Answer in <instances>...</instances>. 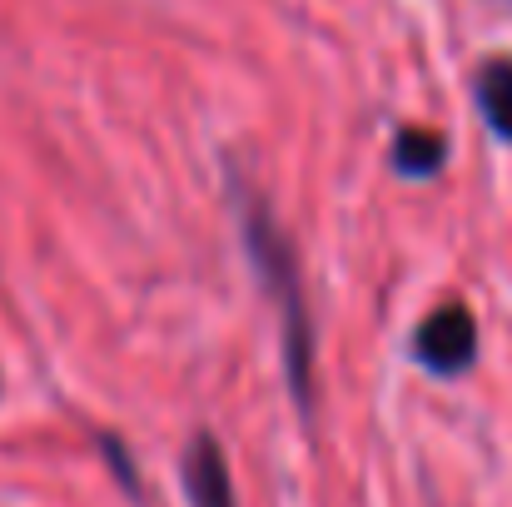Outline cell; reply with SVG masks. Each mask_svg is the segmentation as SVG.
Here are the masks:
<instances>
[{"instance_id":"cell-1","label":"cell","mask_w":512,"mask_h":507,"mask_svg":"<svg viewBox=\"0 0 512 507\" xmlns=\"http://www.w3.org/2000/svg\"><path fill=\"white\" fill-rule=\"evenodd\" d=\"M239 214H244L249 264L259 269L264 289L274 294V309H279V324H284V368H289L294 403H299V413H309V408H314V383H309L314 334H309V309H304V284H299L294 244H289V234L274 224V214L259 204V194L239 189Z\"/></svg>"},{"instance_id":"cell-2","label":"cell","mask_w":512,"mask_h":507,"mask_svg":"<svg viewBox=\"0 0 512 507\" xmlns=\"http://www.w3.org/2000/svg\"><path fill=\"white\" fill-rule=\"evenodd\" d=\"M413 358H418L428 373H438V378L468 373L473 358H478V324H473L468 304H443V309H433V314L418 324V334H413Z\"/></svg>"},{"instance_id":"cell-3","label":"cell","mask_w":512,"mask_h":507,"mask_svg":"<svg viewBox=\"0 0 512 507\" xmlns=\"http://www.w3.org/2000/svg\"><path fill=\"white\" fill-rule=\"evenodd\" d=\"M184 498L189 507H234L229 463L214 433H194L184 448Z\"/></svg>"},{"instance_id":"cell-4","label":"cell","mask_w":512,"mask_h":507,"mask_svg":"<svg viewBox=\"0 0 512 507\" xmlns=\"http://www.w3.org/2000/svg\"><path fill=\"white\" fill-rule=\"evenodd\" d=\"M478 110L498 140L512 145V60H488L478 70Z\"/></svg>"},{"instance_id":"cell-5","label":"cell","mask_w":512,"mask_h":507,"mask_svg":"<svg viewBox=\"0 0 512 507\" xmlns=\"http://www.w3.org/2000/svg\"><path fill=\"white\" fill-rule=\"evenodd\" d=\"M443 160H448V140L438 130H418V125L398 130V140H393V165H398V174L428 179V174L443 169Z\"/></svg>"}]
</instances>
